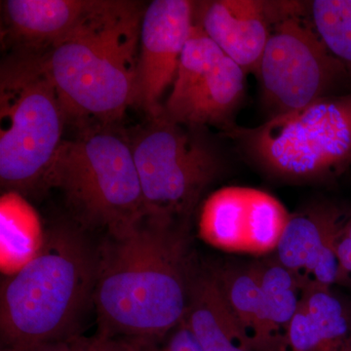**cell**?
<instances>
[{
    "label": "cell",
    "instance_id": "1",
    "mask_svg": "<svg viewBox=\"0 0 351 351\" xmlns=\"http://www.w3.org/2000/svg\"><path fill=\"white\" fill-rule=\"evenodd\" d=\"M189 223L145 217L99 247L92 297L99 334L130 341H159L188 313L195 274Z\"/></svg>",
    "mask_w": 351,
    "mask_h": 351
},
{
    "label": "cell",
    "instance_id": "2",
    "mask_svg": "<svg viewBox=\"0 0 351 351\" xmlns=\"http://www.w3.org/2000/svg\"><path fill=\"white\" fill-rule=\"evenodd\" d=\"M144 12L136 2L95 0L43 57L66 119H120L137 96V47Z\"/></svg>",
    "mask_w": 351,
    "mask_h": 351
},
{
    "label": "cell",
    "instance_id": "3",
    "mask_svg": "<svg viewBox=\"0 0 351 351\" xmlns=\"http://www.w3.org/2000/svg\"><path fill=\"white\" fill-rule=\"evenodd\" d=\"M99 247L80 226H59L44 235L36 256L2 282L0 351H27L64 341L92 302Z\"/></svg>",
    "mask_w": 351,
    "mask_h": 351
},
{
    "label": "cell",
    "instance_id": "4",
    "mask_svg": "<svg viewBox=\"0 0 351 351\" xmlns=\"http://www.w3.org/2000/svg\"><path fill=\"white\" fill-rule=\"evenodd\" d=\"M48 188L63 191L80 228L119 237L144 221V196L131 145L105 129L63 141L51 167Z\"/></svg>",
    "mask_w": 351,
    "mask_h": 351
},
{
    "label": "cell",
    "instance_id": "5",
    "mask_svg": "<svg viewBox=\"0 0 351 351\" xmlns=\"http://www.w3.org/2000/svg\"><path fill=\"white\" fill-rule=\"evenodd\" d=\"M225 134L270 176L325 180L351 165V93L325 97L261 125L235 126Z\"/></svg>",
    "mask_w": 351,
    "mask_h": 351
},
{
    "label": "cell",
    "instance_id": "6",
    "mask_svg": "<svg viewBox=\"0 0 351 351\" xmlns=\"http://www.w3.org/2000/svg\"><path fill=\"white\" fill-rule=\"evenodd\" d=\"M0 180L14 193L48 189L66 117L43 57L29 55L2 68Z\"/></svg>",
    "mask_w": 351,
    "mask_h": 351
},
{
    "label": "cell",
    "instance_id": "7",
    "mask_svg": "<svg viewBox=\"0 0 351 351\" xmlns=\"http://www.w3.org/2000/svg\"><path fill=\"white\" fill-rule=\"evenodd\" d=\"M130 145L147 217L189 223L201 195L223 172L219 152L164 113Z\"/></svg>",
    "mask_w": 351,
    "mask_h": 351
},
{
    "label": "cell",
    "instance_id": "8",
    "mask_svg": "<svg viewBox=\"0 0 351 351\" xmlns=\"http://www.w3.org/2000/svg\"><path fill=\"white\" fill-rule=\"evenodd\" d=\"M269 119L341 93L350 75L325 47L304 14L271 27L257 73Z\"/></svg>",
    "mask_w": 351,
    "mask_h": 351
},
{
    "label": "cell",
    "instance_id": "9",
    "mask_svg": "<svg viewBox=\"0 0 351 351\" xmlns=\"http://www.w3.org/2000/svg\"><path fill=\"white\" fill-rule=\"evenodd\" d=\"M247 73L195 22L186 41L164 114L189 128H234Z\"/></svg>",
    "mask_w": 351,
    "mask_h": 351
},
{
    "label": "cell",
    "instance_id": "10",
    "mask_svg": "<svg viewBox=\"0 0 351 351\" xmlns=\"http://www.w3.org/2000/svg\"><path fill=\"white\" fill-rule=\"evenodd\" d=\"M290 216L282 202L267 191L225 186L203 202L198 235L219 250L265 255L276 250Z\"/></svg>",
    "mask_w": 351,
    "mask_h": 351
},
{
    "label": "cell",
    "instance_id": "11",
    "mask_svg": "<svg viewBox=\"0 0 351 351\" xmlns=\"http://www.w3.org/2000/svg\"><path fill=\"white\" fill-rule=\"evenodd\" d=\"M195 2L154 0L143 15L136 101L152 117L166 88L174 83L182 51L195 25Z\"/></svg>",
    "mask_w": 351,
    "mask_h": 351
},
{
    "label": "cell",
    "instance_id": "12",
    "mask_svg": "<svg viewBox=\"0 0 351 351\" xmlns=\"http://www.w3.org/2000/svg\"><path fill=\"white\" fill-rule=\"evenodd\" d=\"M302 1L213 0L195 3V20L245 73H257L271 27L302 12Z\"/></svg>",
    "mask_w": 351,
    "mask_h": 351
},
{
    "label": "cell",
    "instance_id": "13",
    "mask_svg": "<svg viewBox=\"0 0 351 351\" xmlns=\"http://www.w3.org/2000/svg\"><path fill=\"white\" fill-rule=\"evenodd\" d=\"M350 213L346 215L334 203L321 201L291 214L276 258L299 277L304 288L330 289L339 282L337 247Z\"/></svg>",
    "mask_w": 351,
    "mask_h": 351
},
{
    "label": "cell",
    "instance_id": "14",
    "mask_svg": "<svg viewBox=\"0 0 351 351\" xmlns=\"http://www.w3.org/2000/svg\"><path fill=\"white\" fill-rule=\"evenodd\" d=\"M184 322L203 351H254L212 270L195 274Z\"/></svg>",
    "mask_w": 351,
    "mask_h": 351
},
{
    "label": "cell",
    "instance_id": "15",
    "mask_svg": "<svg viewBox=\"0 0 351 351\" xmlns=\"http://www.w3.org/2000/svg\"><path fill=\"white\" fill-rule=\"evenodd\" d=\"M95 0H7L2 2L11 36L27 47H48L75 29Z\"/></svg>",
    "mask_w": 351,
    "mask_h": 351
},
{
    "label": "cell",
    "instance_id": "16",
    "mask_svg": "<svg viewBox=\"0 0 351 351\" xmlns=\"http://www.w3.org/2000/svg\"><path fill=\"white\" fill-rule=\"evenodd\" d=\"M212 272L254 351H281L270 335L256 263L221 267Z\"/></svg>",
    "mask_w": 351,
    "mask_h": 351
},
{
    "label": "cell",
    "instance_id": "17",
    "mask_svg": "<svg viewBox=\"0 0 351 351\" xmlns=\"http://www.w3.org/2000/svg\"><path fill=\"white\" fill-rule=\"evenodd\" d=\"M270 335L279 350L287 346L291 321L301 304L304 286L299 277L276 258L256 263Z\"/></svg>",
    "mask_w": 351,
    "mask_h": 351
},
{
    "label": "cell",
    "instance_id": "18",
    "mask_svg": "<svg viewBox=\"0 0 351 351\" xmlns=\"http://www.w3.org/2000/svg\"><path fill=\"white\" fill-rule=\"evenodd\" d=\"M306 17L351 78V0L306 1Z\"/></svg>",
    "mask_w": 351,
    "mask_h": 351
},
{
    "label": "cell",
    "instance_id": "19",
    "mask_svg": "<svg viewBox=\"0 0 351 351\" xmlns=\"http://www.w3.org/2000/svg\"><path fill=\"white\" fill-rule=\"evenodd\" d=\"M302 306L322 334L330 351H341L351 345V321L343 302L330 289L304 288Z\"/></svg>",
    "mask_w": 351,
    "mask_h": 351
},
{
    "label": "cell",
    "instance_id": "20",
    "mask_svg": "<svg viewBox=\"0 0 351 351\" xmlns=\"http://www.w3.org/2000/svg\"><path fill=\"white\" fill-rule=\"evenodd\" d=\"M133 341L136 351H203L195 334L184 321L159 341Z\"/></svg>",
    "mask_w": 351,
    "mask_h": 351
},
{
    "label": "cell",
    "instance_id": "21",
    "mask_svg": "<svg viewBox=\"0 0 351 351\" xmlns=\"http://www.w3.org/2000/svg\"><path fill=\"white\" fill-rule=\"evenodd\" d=\"M69 346L71 351H136L130 339L113 338L99 332L92 337L75 335L69 339Z\"/></svg>",
    "mask_w": 351,
    "mask_h": 351
},
{
    "label": "cell",
    "instance_id": "22",
    "mask_svg": "<svg viewBox=\"0 0 351 351\" xmlns=\"http://www.w3.org/2000/svg\"><path fill=\"white\" fill-rule=\"evenodd\" d=\"M337 253L339 263V281L351 276V213L339 235Z\"/></svg>",
    "mask_w": 351,
    "mask_h": 351
},
{
    "label": "cell",
    "instance_id": "23",
    "mask_svg": "<svg viewBox=\"0 0 351 351\" xmlns=\"http://www.w3.org/2000/svg\"><path fill=\"white\" fill-rule=\"evenodd\" d=\"M27 351H71L69 339L43 343V345L34 346V348Z\"/></svg>",
    "mask_w": 351,
    "mask_h": 351
},
{
    "label": "cell",
    "instance_id": "24",
    "mask_svg": "<svg viewBox=\"0 0 351 351\" xmlns=\"http://www.w3.org/2000/svg\"><path fill=\"white\" fill-rule=\"evenodd\" d=\"M341 351H351V345L346 346V348H343V350H341Z\"/></svg>",
    "mask_w": 351,
    "mask_h": 351
}]
</instances>
